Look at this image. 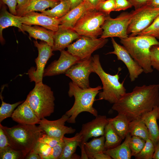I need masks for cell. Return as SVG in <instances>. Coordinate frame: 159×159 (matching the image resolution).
<instances>
[{
	"label": "cell",
	"instance_id": "12",
	"mask_svg": "<svg viewBox=\"0 0 159 159\" xmlns=\"http://www.w3.org/2000/svg\"><path fill=\"white\" fill-rule=\"evenodd\" d=\"M94 72L91 56L81 60L73 65L65 73L73 82L82 89L90 87L89 77Z\"/></svg>",
	"mask_w": 159,
	"mask_h": 159
},
{
	"label": "cell",
	"instance_id": "6",
	"mask_svg": "<svg viewBox=\"0 0 159 159\" xmlns=\"http://www.w3.org/2000/svg\"><path fill=\"white\" fill-rule=\"evenodd\" d=\"M55 97L50 87L42 81L35 83L26 100L40 120L51 115L54 111Z\"/></svg>",
	"mask_w": 159,
	"mask_h": 159
},
{
	"label": "cell",
	"instance_id": "26",
	"mask_svg": "<svg viewBox=\"0 0 159 159\" xmlns=\"http://www.w3.org/2000/svg\"><path fill=\"white\" fill-rule=\"evenodd\" d=\"M131 136L128 133L122 143L115 147L103 152L113 159H130L132 157L129 145Z\"/></svg>",
	"mask_w": 159,
	"mask_h": 159
},
{
	"label": "cell",
	"instance_id": "46",
	"mask_svg": "<svg viewBox=\"0 0 159 159\" xmlns=\"http://www.w3.org/2000/svg\"><path fill=\"white\" fill-rule=\"evenodd\" d=\"M112 158L109 155L103 152L100 153L95 155L93 159H111Z\"/></svg>",
	"mask_w": 159,
	"mask_h": 159
},
{
	"label": "cell",
	"instance_id": "38",
	"mask_svg": "<svg viewBox=\"0 0 159 159\" xmlns=\"http://www.w3.org/2000/svg\"><path fill=\"white\" fill-rule=\"evenodd\" d=\"M150 61L152 67L159 71V44L150 48Z\"/></svg>",
	"mask_w": 159,
	"mask_h": 159
},
{
	"label": "cell",
	"instance_id": "40",
	"mask_svg": "<svg viewBox=\"0 0 159 159\" xmlns=\"http://www.w3.org/2000/svg\"><path fill=\"white\" fill-rule=\"evenodd\" d=\"M64 146V143L62 140L57 145L52 147L51 154L48 159H59L61 155Z\"/></svg>",
	"mask_w": 159,
	"mask_h": 159
},
{
	"label": "cell",
	"instance_id": "31",
	"mask_svg": "<svg viewBox=\"0 0 159 159\" xmlns=\"http://www.w3.org/2000/svg\"><path fill=\"white\" fill-rule=\"evenodd\" d=\"M71 10V6L67 0H62L53 8L40 11L44 14L58 19L60 18L66 14Z\"/></svg>",
	"mask_w": 159,
	"mask_h": 159
},
{
	"label": "cell",
	"instance_id": "36",
	"mask_svg": "<svg viewBox=\"0 0 159 159\" xmlns=\"http://www.w3.org/2000/svg\"><path fill=\"white\" fill-rule=\"evenodd\" d=\"M0 159H24L22 153L11 146L6 147L0 151Z\"/></svg>",
	"mask_w": 159,
	"mask_h": 159
},
{
	"label": "cell",
	"instance_id": "49",
	"mask_svg": "<svg viewBox=\"0 0 159 159\" xmlns=\"http://www.w3.org/2000/svg\"><path fill=\"white\" fill-rule=\"evenodd\" d=\"M147 5L153 8H159V0H150Z\"/></svg>",
	"mask_w": 159,
	"mask_h": 159
},
{
	"label": "cell",
	"instance_id": "30",
	"mask_svg": "<svg viewBox=\"0 0 159 159\" xmlns=\"http://www.w3.org/2000/svg\"><path fill=\"white\" fill-rule=\"evenodd\" d=\"M104 136L105 139V150L117 146L121 144L122 140L115 131L112 124L109 121L105 127Z\"/></svg>",
	"mask_w": 159,
	"mask_h": 159
},
{
	"label": "cell",
	"instance_id": "32",
	"mask_svg": "<svg viewBox=\"0 0 159 159\" xmlns=\"http://www.w3.org/2000/svg\"><path fill=\"white\" fill-rule=\"evenodd\" d=\"M2 89L0 93V98L1 104L0 107V123L8 117H11L15 109L24 101H19L13 104H10L5 102L3 100L2 96Z\"/></svg>",
	"mask_w": 159,
	"mask_h": 159
},
{
	"label": "cell",
	"instance_id": "22",
	"mask_svg": "<svg viewBox=\"0 0 159 159\" xmlns=\"http://www.w3.org/2000/svg\"><path fill=\"white\" fill-rule=\"evenodd\" d=\"M0 40L1 44L4 42L2 35L3 29L9 26H14L18 28L24 33L22 25V24L18 19L16 15L9 12L7 10L5 4L0 1Z\"/></svg>",
	"mask_w": 159,
	"mask_h": 159
},
{
	"label": "cell",
	"instance_id": "24",
	"mask_svg": "<svg viewBox=\"0 0 159 159\" xmlns=\"http://www.w3.org/2000/svg\"><path fill=\"white\" fill-rule=\"evenodd\" d=\"M59 0H29L26 4L17 12V16H22L31 12L45 10L53 8L60 2Z\"/></svg>",
	"mask_w": 159,
	"mask_h": 159
},
{
	"label": "cell",
	"instance_id": "48",
	"mask_svg": "<svg viewBox=\"0 0 159 159\" xmlns=\"http://www.w3.org/2000/svg\"><path fill=\"white\" fill-rule=\"evenodd\" d=\"M71 6V10L74 8L78 6L84 0H67Z\"/></svg>",
	"mask_w": 159,
	"mask_h": 159
},
{
	"label": "cell",
	"instance_id": "9",
	"mask_svg": "<svg viewBox=\"0 0 159 159\" xmlns=\"http://www.w3.org/2000/svg\"><path fill=\"white\" fill-rule=\"evenodd\" d=\"M131 17V12L122 13L115 18L108 16L102 26L103 32L101 37H118L121 39L128 37L127 30Z\"/></svg>",
	"mask_w": 159,
	"mask_h": 159
},
{
	"label": "cell",
	"instance_id": "10",
	"mask_svg": "<svg viewBox=\"0 0 159 159\" xmlns=\"http://www.w3.org/2000/svg\"><path fill=\"white\" fill-rule=\"evenodd\" d=\"M108 42L107 38H92L81 36L67 47V51L81 60L84 59L91 56L95 51L102 47Z\"/></svg>",
	"mask_w": 159,
	"mask_h": 159
},
{
	"label": "cell",
	"instance_id": "13",
	"mask_svg": "<svg viewBox=\"0 0 159 159\" xmlns=\"http://www.w3.org/2000/svg\"><path fill=\"white\" fill-rule=\"evenodd\" d=\"M69 117L65 114L60 118L54 120H49L45 118L40 120L39 125L48 135L62 139L65 135L74 133L75 129L65 125Z\"/></svg>",
	"mask_w": 159,
	"mask_h": 159
},
{
	"label": "cell",
	"instance_id": "45",
	"mask_svg": "<svg viewBox=\"0 0 159 159\" xmlns=\"http://www.w3.org/2000/svg\"><path fill=\"white\" fill-rule=\"evenodd\" d=\"M26 159H42L40 155L32 150L26 156Z\"/></svg>",
	"mask_w": 159,
	"mask_h": 159
},
{
	"label": "cell",
	"instance_id": "51",
	"mask_svg": "<svg viewBox=\"0 0 159 159\" xmlns=\"http://www.w3.org/2000/svg\"><path fill=\"white\" fill-rule=\"evenodd\" d=\"M153 159H159V140L155 146V151Z\"/></svg>",
	"mask_w": 159,
	"mask_h": 159
},
{
	"label": "cell",
	"instance_id": "8",
	"mask_svg": "<svg viewBox=\"0 0 159 159\" xmlns=\"http://www.w3.org/2000/svg\"><path fill=\"white\" fill-rule=\"evenodd\" d=\"M131 19L128 27L129 36H135L148 26L159 15V8L151 7L147 5L131 12Z\"/></svg>",
	"mask_w": 159,
	"mask_h": 159
},
{
	"label": "cell",
	"instance_id": "17",
	"mask_svg": "<svg viewBox=\"0 0 159 159\" xmlns=\"http://www.w3.org/2000/svg\"><path fill=\"white\" fill-rule=\"evenodd\" d=\"M109 122L105 115H98L92 121L82 125L80 132L82 137L81 143H84L90 138L103 136L105 127Z\"/></svg>",
	"mask_w": 159,
	"mask_h": 159
},
{
	"label": "cell",
	"instance_id": "23",
	"mask_svg": "<svg viewBox=\"0 0 159 159\" xmlns=\"http://www.w3.org/2000/svg\"><path fill=\"white\" fill-rule=\"evenodd\" d=\"M23 31L27 32L29 38H33L46 42L52 47L53 46V37L55 32L38 25L33 26L22 24Z\"/></svg>",
	"mask_w": 159,
	"mask_h": 159
},
{
	"label": "cell",
	"instance_id": "39",
	"mask_svg": "<svg viewBox=\"0 0 159 159\" xmlns=\"http://www.w3.org/2000/svg\"><path fill=\"white\" fill-rule=\"evenodd\" d=\"M62 139L50 136L44 131L40 137L38 141L53 147L60 143Z\"/></svg>",
	"mask_w": 159,
	"mask_h": 159
},
{
	"label": "cell",
	"instance_id": "33",
	"mask_svg": "<svg viewBox=\"0 0 159 159\" xmlns=\"http://www.w3.org/2000/svg\"><path fill=\"white\" fill-rule=\"evenodd\" d=\"M155 151V145L150 139H147L141 151L134 157L136 159H152Z\"/></svg>",
	"mask_w": 159,
	"mask_h": 159
},
{
	"label": "cell",
	"instance_id": "53",
	"mask_svg": "<svg viewBox=\"0 0 159 159\" xmlns=\"http://www.w3.org/2000/svg\"><path fill=\"white\" fill-rule=\"evenodd\" d=\"M102 1H105L106 0H101Z\"/></svg>",
	"mask_w": 159,
	"mask_h": 159
},
{
	"label": "cell",
	"instance_id": "15",
	"mask_svg": "<svg viewBox=\"0 0 159 159\" xmlns=\"http://www.w3.org/2000/svg\"><path fill=\"white\" fill-rule=\"evenodd\" d=\"M111 42L114 50L106 54H115L118 60L123 62L128 69L131 82L134 81L143 72V69L134 60L123 46L117 43L113 37H111Z\"/></svg>",
	"mask_w": 159,
	"mask_h": 159
},
{
	"label": "cell",
	"instance_id": "43",
	"mask_svg": "<svg viewBox=\"0 0 159 159\" xmlns=\"http://www.w3.org/2000/svg\"><path fill=\"white\" fill-rule=\"evenodd\" d=\"M4 4L8 7L9 11L11 13L17 15L16 7L17 2L16 0H0Z\"/></svg>",
	"mask_w": 159,
	"mask_h": 159
},
{
	"label": "cell",
	"instance_id": "54",
	"mask_svg": "<svg viewBox=\"0 0 159 159\" xmlns=\"http://www.w3.org/2000/svg\"><path fill=\"white\" fill-rule=\"evenodd\" d=\"M59 0L60 1H62V0Z\"/></svg>",
	"mask_w": 159,
	"mask_h": 159
},
{
	"label": "cell",
	"instance_id": "20",
	"mask_svg": "<svg viewBox=\"0 0 159 159\" xmlns=\"http://www.w3.org/2000/svg\"><path fill=\"white\" fill-rule=\"evenodd\" d=\"M81 36L72 29L59 28L53 37L54 44L52 47L53 51L61 52L64 50L73 41Z\"/></svg>",
	"mask_w": 159,
	"mask_h": 159
},
{
	"label": "cell",
	"instance_id": "35",
	"mask_svg": "<svg viewBox=\"0 0 159 159\" xmlns=\"http://www.w3.org/2000/svg\"><path fill=\"white\" fill-rule=\"evenodd\" d=\"M137 35L150 36L159 39V15L148 26Z\"/></svg>",
	"mask_w": 159,
	"mask_h": 159
},
{
	"label": "cell",
	"instance_id": "3",
	"mask_svg": "<svg viewBox=\"0 0 159 159\" xmlns=\"http://www.w3.org/2000/svg\"><path fill=\"white\" fill-rule=\"evenodd\" d=\"M102 89L101 86L82 89L73 82H70L68 95L70 97L73 96L74 101L72 107L65 113L69 117L67 122L70 123H75L76 118L83 112H87L95 117L97 116L98 112L93 105L96 96Z\"/></svg>",
	"mask_w": 159,
	"mask_h": 159
},
{
	"label": "cell",
	"instance_id": "27",
	"mask_svg": "<svg viewBox=\"0 0 159 159\" xmlns=\"http://www.w3.org/2000/svg\"><path fill=\"white\" fill-rule=\"evenodd\" d=\"M128 132L131 136L139 137L145 141L150 138L149 130L140 117L130 122Z\"/></svg>",
	"mask_w": 159,
	"mask_h": 159
},
{
	"label": "cell",
	"instance_id": "44",
	"mask_svg": "<svg viewBox=\"0 0 159 159\" xmlns=\"http://www.w3.org/2000/svg\"><path fill=\"white\" fill-rule=\"evenodd\" d=\"M135 9L147 5L150 0H128Z\"/></svg>",
	"mask_w": 159,
	"mask_h": 159
},
{
	"label": "cell",
	"instance_id": "37",
	"mask_svg": "<svg viewBox=\"0 0 159 159\" xmlns=\"http://www.w3.org/2000/svg\"><path fill=\"white\" fill-rule=\"evenodd\" d=\"M115 0H106L101 2L95 9L107 15H110L111 12L115 11Z\"/></svg>",
	"mask_w": 159,
	"mask_h": 159
},
{
	"label": "cell",
	"instance_id": "7",
	"mask_svg": "<svg viewBox=\"0 0 159 159\" xmlns=\"http://www.w3.org/2000/svg\"><path fill=\"white\" fill-rule=\"evenodd\" d=\"M109 16L95 9L89 10L84 14L72 29L81 36L97 38L102 34V26Z\"/></svg>",
	"mask_w": 159,
	"mask_h": 159
},
{
	"label": "cell",
	"instance_id": "21",
	"mask_svg": "<svg viewBox=\"0 0 159 159\" xmlns=\"http://www.w3.org/2000/svg\"><path fill=\"white\" fill-rule=\"evenodd\" d=\"M140 117L149 130L150 138L155 146L159 140V128L157 122L159 119V106Z\"/></svg>",
	"mask_w": 159,
	"mask_h": 159
},
{
	"label": "cell",
	"instance_id": "19",
	"mask_svg": "<svg viewBox=\"0 0 159 159\" xmlns=\"http://www.w3.org/2000/svg\"><path fill=\"white\" fill-rule=\"evenodd\" d=\"M11 117L19 124L27 125L39 124V118L26 100L14 110Z\"/></svg>",
	"mask_w": 159,
	"mask_h": 159
},
{
	"label": "cell",
	"instance_id": "25",
	"mask_svg": "<svg viewBox=\"0 0 159 159\" xmlns=\"http://www.w3.org/2000/svg\"><path fill=\"white\" fill-rule=\"evenodd\" d=\"M64 146L62 153L59 159H71L75 152L78 146H80L81 143L82 137L79 132L77 133L72 138H67L64 136L62 139Z\"/></svg>",
	"mask_w": 159,
	"mask_h": 159
},
{
	"label": "cell",
	"instance_id": "47",
	"mask_svg": "<svg viewBox=\"0 0 159 159\" xmlns=\"http://www.w3.org/2000/svg\"><path fill=\"white\" fill-rule=\"evenodd\" d=\"M17 2V5L16 7L17 12L25 6L28 3L29 0H16Z\"/></svg>",
	"mask_w": 159,
	"mask_h": 159
},
{
	"label": "cell",
	"instance_id": "18",
	"mask_svg": "<svg viewBox=\"0 0 159 159\" xmlns=\"http://www.w3.org/2000/svg\"><path fill=\"white\" fill-rule=\"evenodd\" d=\"M95 9L87 0H84L80 4L70 10L64 16L59 19V28L73 29L84 14L89 10Z\"/></svg>",
	"mask_w": 159,
	"mask_h": 159
},
{
	"label": "cell",
	"instance_id": "34",
	"mask_svg": "<svg viewBox=\"0 0 159 159\" xmlns=\"http://www.w3.org/2000/svg\"><path fill=\"white\" fill-rule=\"evenodd\" d=\"M146 141L138 136H131L129 142L132 156L138 154L144 146Z\"/></svg>",
	"mask_w": 159,
	"mask_h": 159
},
{
	"label": "cell",
	"instance_id": "50",
	"mask_svg": "<svg viewBox=\"0 0 159 159\" xmlns=\"http://www.w3.org/2000/svg\"><path fill=\"white\" fill-rule=\"evenodd\" d=\"M80 147L81 150V156L80 159H88L85 149L84 143H81Z\"/></svg>",
	"mask_w": 159,
	"mask_h": 159
},
{
	"label": "cell",
	"instance_id": "2",
	"mask_svg": "<svg viewBox=\"0 0 159 159\" xmlns=\"http://www.w3.org/2000/svg\"><path fill=\"white\" fill-rule=\"evenodd\" d=\"M0 126L6 135L11 146L21 151L25 159L26 155L34 148L43 130L39 125L19 124L11 127Z\"/></svg>",
	"mask_w": 159,
	"mask_h": 159
},
{
	"label": "cell",
	"instance_id": "52",
	"mask_svg": "<svg viewBox=\"0 0 159 159\" xmlns=\"http://www.w3.org/2000/svg\"><path fill=\"white\" fill-rule=\"evenodd\" d=\"M90 4L93 6L95 9L98 4L101 2L102 1L101 0H87Z\"/></svg>",
	"mask_w": 159,
	"mask_h": 159
},
{
	"label": "cell",
	"instance_id": "5",
	"mask_svg": "<svg viewBox=\"0 0 159 159\" xmlns=\"http://www.w3.org/2000/svg\"><path fill=\"white\" fill-rule=\"evenodd\" d=\"M92 67L94 72L99 76L103 85V91L98 93L99 99L105 100L111 104L115 103L126 93L123 85L124 80L121 83L119 82L118 73L112 75L105 72L98 54L92 57Z\"/></svg>",
	"mask_w": 159,
	"mask_h": 159
},
{
	"label": "cell",
	"instance_id": "29",
	"mask_svg": "<svg viewBox=\"0 0 159 159\" xmlns=\"http://www.w3.org/2000/svg\"><path fill=\"white\" fill-rule=\"evenodd\" d=\"M105 141L103 135L98 138H94L89 142L84 143L85 149L88 159H93L95 155L105 150Z\"/></svg>",
	"mask_w": 159,
	"mask_h": 159
},
{
	"label": "cell",
	"instance_id": "11",
	"mask_svg": "<svg viewBox=\"0 0 159 159\" xmlns=\"http://www.w3.org/2000/svg\"><path fill=\"white\" fill-rule=\"evenodd\" d=\"M33 42L38 49V56L35 60L36 67L31 68L28 74L30 81L37 83L42 81L45 66L54 54L52 47L46 42L42 41L39 43L36 40Z\"/></svg>",
	"mask_w": 159,
	"mask_h": 159
},
{
	"label": "cell",
	"instance_id": "42",
	"mask_svg": "<svg viewBox=\"0 0 159 159\" xmlns=\"http://www.w3.org/2000/svg\"><path fill=\"white\" fill-rule=\"evenodd\" d=\"M8 146H11L8 138L2 128L0 126V151Z\"/></svg>",
	"mask_w": 159,
	"mask_h": 159
},
{
	"label": "cell",
	"instance_id": "41",
	"mask_svg": "<svg viewBox=\"0 0 159 159\" xmlns=\"http://www.w3.org/2000/svg\"><path fill=\"white\" fill-rule=\"evenodd\" d=\"M115 11L125 10L132 7L128 0H115Z\"/></svg>",
	"mask_w": 159,
	"mask_h": 159
},
{
	"label": "cell",
	"instance_id": "16",
	"mask_svg": "<svg viewBox=\"0 0 159 159\" xmlns=\"http://www.w3.org/2000/svg\"><path fill=\"white\" fill-rule=\"evenodd\" d=\"M17 17L23 24L39 26L54 32L58 30L60 24L59 19L35 11L30 12L22 16H17Z\"/></svg>",
	"mask_w": 159,
	"mask_h": 159
},
{
	"label": "cell",
	"instance_id": "1",
	"mask_svg": "<svg viewBox=\"0 0 159 159\" xmlns=\"http://www.w3.org/2000/svg\"><path fill=\"white\" fill-rule=\"evenodd\" d=\"M159 106V84H152L135 87L113 104L112 109L131 121Z\"/></svg>",
	"mask_w": 159,
	"mask_h": 159
},
{
	"label": "cell",
	"instance_id": "28",
	"mask_svg": "<svg viewBox=\"0 0 159 159\" xmlns=\"http://www.w3.org/2000/svg\"><path fill=\"white\" fill-rule=\"evenodd\" d=\"M115 131L122 139H124L128 133L129 123L130 121L125 115L120 113L113 118H108Z\"/></svg>",
	"mask_w": 159,
	"mask_h": 159
},
{
	"label": "cell",
	"instance_id": "4",
	"mask_svg": "<svg viewBox=\"0 0 159 159\" xmlns=\"http://www.w3.org/2000/svg\"><path fill=\"white\" fill-rule=\"evenodd\" d=\"M120 42L134 60L142 68L145 73L153 70L150 61L151 47L159 44V42L153 37L148 35L129 36L121 38Z\"/></svg>",
	"mask_w": 159,
	"mask_h": 159
},
{
	"label": "cell",
	"instance_id": "14",
	"mask_svg": "<svg viewBox=\"0 0 159 159\" xmlns=\"http://www.w3.org/2000/svg\"><path fill=\"white\" fill-rule=\"evenodd\" d=\"M81 60L79 57L63 50L61 51L59 59L52 62L44 69L43 77L65 74L73 65Z\"/></svg>",
	"mask_w": 159,
	"mask_h": 159
}]
</instances>
